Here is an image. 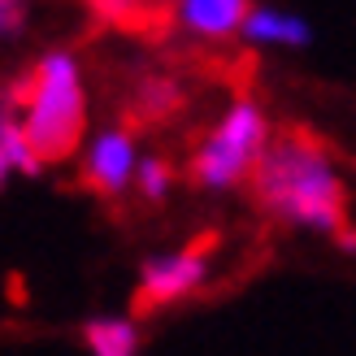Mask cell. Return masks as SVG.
Returning <instances> with one entry per match:
<instances>
[{
  "instance_id": "cell-1",
  "label": "cell",
  "mask_w": 356,
  "mask_h": 356,
  "mask_svg": "<svg viewBox=\"0 0 356 356\" xmlns=\"http://www.w3.org/2000/svg\"><path fill=\"white\" fill-rule=\"evenodd\" d=\"M257 183L261 204L287 226H305V230H343V174L334 165V156L326 144H317L313 135L296 131L270 139L261 152V161L248 174Z\"/></svg>"
},
{
  "instance_id": "cell-2",
  "label": "cell",
  "mask_w": 356,
  "mask_h": 356,
  "mask_svg": "<svg viewBox=\"0 0 356 356\" xmlns=\"http://www.w3.org/2000/svg\"><path fill=\"white\" fill-rule=\"evenodd\" d=\"M17 127L40 161H61L87 127V87L70 52H48L17 92Z\"/></svg>"
},
{
  "instance_id": "cell-11",
  "label": "cell",
  "mask_w": 356,
  "mask_h": 356,
  "mask_svg": "<svg viewBox=\"0 0 356 356\" xmlns=\"http://www.w3.org/2000/svg\"><path fill=\"white\" fill-rule=\"evenodd\" d=\"M26 17V0H0V35H13Z\"/></svg>"
},
{
  "instance_id": "cell-8",
  "label": "cell",
  "mask_w": 356,
  "mask_h": 356,
  "mask_svg": "<svg viewBox=\"0 0 356 356\" xmlns=\"http://www.w3.org/2000/svg\"><path fill=\"white\" fill-rule=\"evenodd\" d=\"M83 334L92 356H139V330L131 317H92Z\"/></svg>"
},
{
  "instance_id": "cell-10",
  "label": "cell",
  "mask_w": 356,
  "mask_h": 356,
  "mask_svg": "<svg viewBox=\"0 0 356 356\" xmlns=\"http://www.w3.org/2000/svg\"><path fill=\"white\" fill-rule=\"evenodd\" d=\"M131 183H139V191H144L148 200H165L170 187H174V174H170V165L161 161V156H139Z\"/></svg>"
},
{
  "instance_id": "cell-3",
  "label": "cell",
  "mask_w": 356,
  "mask_h": 356,
  "mask_svg": "<svg viewBox=\"0 0 356 356\" xmlns=\"http://www.w3.org/2000/svg\"><path fill=\"white\" fill-rule=\"evenodd\" d=\"M265 144H270V118H265V109L257 100H235L218 118V127L200 139V148H195V161H191L195 183L209 191L239 187L252 174V165L261 161Z\"/></svg>"
},
{
  "instance_id": "cell-9",
  "label": "cell",
  "mask_w": 356,
  "mask_h": 356,
  "mask_svg": "<svg viewBox=\"0 0 356 356\" xmlns=\"http://www.w3.org/2000/svg\"><path fill=\"white\" fill-rule=\"evenodd\" d=\"M40 156H35V148L26 144L22 127H17V118H9L5 109H0V183L13 174H40Z\"/></svg>"
},
{
  "instance_id": "cell-4",
  "label": "cell",
  "mask_w": 356,
  "mask_h": 356,
  "mask_svg": "<svg viewBox=\"0 0 356 356\" xmlns=\"http://www.w3.org/2000/svg\"><path fill=\"white\" fill-rule=\"evenodd\" d=\"M209 278V261L204 248H183V252H165L152 257L139 274V305L156 309V305H174L191 291H200V282Z\"/></svg>"
},
{
  "instance_id": "cell-5",
  "label": "cell",
  "mask_w": 356,
  "mask_h": 356,
  "mask_svg": "<svg viewBox=\"0 0 356 356\" xmlns=\"http://www.w3.org/2000/svg\"><path fill=\"white\" fill-rule=\"evenodd\" d=\"M135 161H139L135 139H131L127 131H118V127H113V131H100L92 144H87L83 174H87V183H92L96 191L118 195V191H127V187H131Z\"/></svg>"
},
{
  "instance_id": "cell-7",
  "label": "cell",
  "mask_w": 356,
  "mask_h": 356,
  "mask_svg": "<svg viewBox=\"0 0 356 356\" xmlns=\"http://www.w3.org/2000/svg\"><path fill=\"white\" fill-rule=\"evenodd\" d=\"M248 9V0H178V22L200 40H226L239 31Z\"/></svg>"
},
{
  "instance_id": "cell-6",
  "label": "cell",
  "mask_w": 356,
  "mask_h": 356,
  "mask_svg": "<svg viewBox=\"0 0 356 356\" xmlns=\"http://www.w3.org/2000/svg\"><path fill=\"white\" fill-rule=\"evenodd\" d=\"M239 35L261 48H305L313 40V26L287 9H248L239 22Z\"/></svg>"
}]
</instances>
